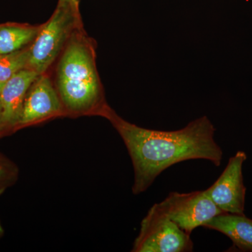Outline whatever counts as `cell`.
<instances>
[{"instance_id": "obj_3", "label": "cell", "mask_w": 252, "mask_h": 252, "mask_svg": "<svg viewBox=\"0 0 252 252\" xmlns=\"http://www.w3.org/2000/svg\"><path fill=\"white\" fill-rule=\"evenodd\" d=\"M77 21L78 1L59 0L54 14L32 43L28 68L44 74L64 50Z\"/></svg>"}, {"instance_id": "obj_14", "label": "cell", "mask_w": 252, "mask_h": 252, "mask_svg": "<svg viewBox=\"0 0 252 252\" xmlns=\"http://www.w3.org/2000/svg\"><path fill=\"white\" fill-rule=\"evenodd\" d=\"M1 104H0V127H1ZM1 129H0V138H1Z\"/></svg>"}, {"instance_id": "obj_4", "label": "cell", "mask_w": 252, "mask_h": 252, "mask_svg": "<svg viewBox=\"0 0 252 252\" xmlns=\"http://www.w3.org/2000/svg\"><path fill=\"white\" fill-rule=\"evenodd\" d=\"M193 247L190 235L181 229L157 203L142 220L132 252H191Z\"/></svg>"}, {"instance_id": "obj_1", "label": "cell", "mask_w": 252, "mask_h": 252, "mask_svg": "<svg viewBox=\"0 0 252 252\" xmlns=\"http://www.w3.org/2000/svg\"><path fill=\"white\" fill-rule=\"evenodd\" d=\"M102 116L117 130L130 155L135 195L146 191L162 172L178 162L203 159L217 167L221 163L223 151L215 140L216 129L206 116L173 131L140 127L124 120L109 107Z\"/></svg>"}, {"instance_id": "obj_15", "label": "cell", "mask_w": 252, "mask_h": 252, "mask_svg": "<svg viewBox=\"0 0 252 252\" xmlns=\"http://www.w3.org/2000/svg\"><path fill=\"white\" fill-rule=\"evenodd\" d=\"M4 84H2V83H0V93H1V89H2L3 86H4Z\"/></svg>"}, {"instance_id": "obj_8", "label": "cell", "mask_w": 252, "mask_h": 252, "mask_svg": "<svg viewBox=\"0 0 252 252\" xmlns=\"http://www.w3.org/2000/svg\"><path fill=\"white\" fill-rule=\"evenodd\" d=\"M39 74L26 68L4 83L0 93L1 107V136L17 130L18 121L28 89Z\"/></svg>"}, {"instance_id": "obj_12", "label": "cell", "mask_w": 252, "mask_h": 252, "mask_svg": "<svg viewBox=\"0 0 252 252\" xmlns=\"http://www.w3.org/2000/svg\"><path fill=\"white\" fill-rule=\"evenodd\" d=\"M18 177L17 165L0 154V195L4 193L6 189L16 183Z\"/></svg>"}, {"instance_id": "obj_16", "label": "cell", "mask_w": 252, "mask_h": 252, "mask_svg": "<svg viewBox=\"0 0 252 252\" xmlns=\"http://www.w3.org/2000/svg\"><path fill=\"white\" fill-rule=\"evenodd\" d=\"M76 1H78L79 2V0H75Z\"/></svg>"}, {"instance_id": "obj_10", "label": "cell", "mask_w": 252, "mask_h": 252, "mask_svg": "<svg viewBox=\"0 0 252 252\" xmlns=\"http://www.w3.org/2000/svg\"><path fill=\"white\" fill-rule=\"evenodd\" d=\"M41 27L18 23L0 25V54H9L27 47L35 39Z\"/></svg>"}, {"instance_id": "obj_9", "label": "cell", "mask_w": 252, "mask_h": 252, "mask_svg": "<svg viewBox=\"0 0 252 252\" xmlns=\"http://www.w3.org/2000/svg\"><path fill=\"white\" fill-rule=\"evenodd\" d=\"M203 227L226 235L241 251L252 252V220L245 215L223 212L207 221Z\"/></svg>"}, {"instance_id": "obj_6", "label": "cell", "mask_w": 252, "mask_h": 252, "mask_svg": "<svg viewBox=\"0 0 252 252\" xmlns=\"http://www.w3.org/2000/svg\"><path fill=\"white\" fill-rule=\"evenodd\" d=\"M247 158L245 152L238 151L230 158L216 182L205 190L212 201L223 212L245 215L246 187L244 185L243 166Z\"/></svg>"}, {"instance_id": "obj_2", "label": "cell", "mask_w": 252, "mask_h": 252, "mask_svg": "<svg viewBox=\"0 0 252 252\" xmlns=\"http://www.w3.org/2000/svg\"><path fill=\"white\" fill-rule=\"evenodd\" d=\"M56 90L67 114L102 115L108 107L94 53L84 36L73 34L63 50L56 70Z\"/></svg>"}, {"instance_id": "obj_7", "label": "cell", "mask_w": 252, "mask_h": 252, "mask_svg": "<svg viewBox=\"0 0 252 252\" xmlns=\"http://www.w3.org/2000/svg\"><path fill=\"white\" fill-rule=\"evenodd\" d=\"M62 102L52 81L40 74L28 89L17 130L64 114Z\"/></svg>"}, {"instance_id": "obj_5", "label": "cell", "mask_w": 252, "mask_h": 252, "mask_svg": "<svg viewBox=\"0 0 252 252\" xmlns=\"http://www.w3.org/2000/svg\"><path fill=\"white\" fill-rule=\"evenodd\" d=\"M162 211L187 234L223 213L205 190L188 193L172 192L158 203Z\"/></svg>"}, {"instance_id": "obj_11", "label": "cell", "mask_w": 252, "mask_h": 252, "mask_svg": "<svg viewBox=\"0 0 252 252\" xmlns=\"http://www.w3.org/2000/svg\"><path fill=\"white\" fill-rule=\"evenodd\" d=\"M30 49L31 46L15 52L0 54V83L4 84L18 72L28 68Z\"/></svg>"}, {"instance_id": "obj_13", "label": "cell", "mask_w": 252, "mask_h": 252, "mask_svg": "<svg viewBox=\"0 0 252 252\" xmlns=\"http://www.w3.org/2000/svg\"><path fill=\"white\" fill-rule=\"evenodd\" d=\"M4 228H3L2 225L1 223V220H0V240L2 238L3 235H4Z\"/></svg>"}]
</instances>
